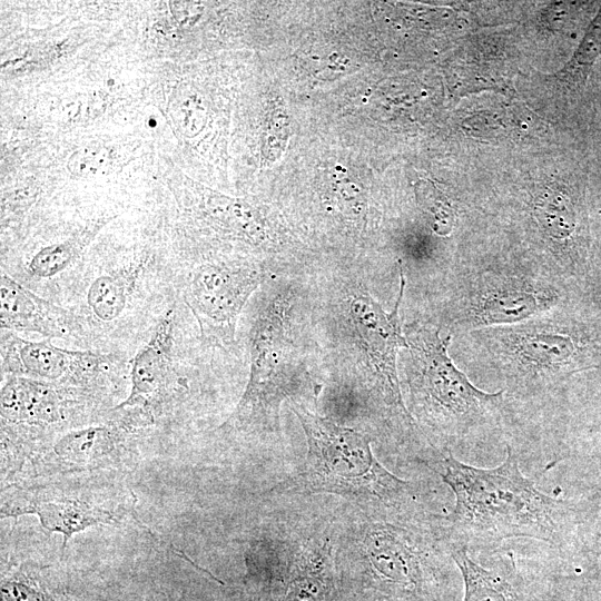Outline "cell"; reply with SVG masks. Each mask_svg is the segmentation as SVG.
<instances>
[{"instance_id":"6da1fadb","label":"cell","mask_w":601,"mask_h":601,"mask_svg":"<svg viewBox=\"0 0 601 601\" xmlns=\"http://www.w3.org/2000/svg\"><path fill=\"white\" fill-rule=\"evenodd\" d=\"M502 464L481 469L459 461L452 452L424 461L455 496L444 515L450 543L472 551L495 550L502 541L528 538L548 543L566 556L581 514V501L552 497L520 470L508 444Z\"/></svg>"},{"instance_id":"7a4b0ae2","label":"cell","mask_w":601,"mask_h":601,"mask_svg":"<svg viewBox=\"0 0 601 601\" xmlns=\"http://www.w3.org/2000/svg\"><path fill=\"white\" fill-rule=\"evenodd\" d=\"M452 338L460 365L496 380L506 400L540 398L578 373L601 368V319L570 304Z\"/></svg>"},{"instance_id":"3957f363","label":"cell","mask_w":601,"mask_h":601,"mask_svg":"<svg viewBox=\"0 0 601 601\" xmlns=\"http://www.w3.org/2000/svg\"><path fill=\"white\" fill-rule=\"evenodd\" d=\"M308 444L302 471L275 487L288 493H334L371 505L387 520L426 516L417 487L386 470L374 456L372 439L293 403Z\"/></svg>"},{"instance_id":"277c9868","label":"cell","mask_w":601,"mask_h":601,"mask_svg":"<svg viewBox=\"0 0 601 601\" xmlns=\"http://www.w3.org/2000/svg\"><path fill=\"white\" fill-rule=\"evenodd\" d=\"M571 288L529 257L460 262L446 274L439 322L452 337L520 323L570 304Z\"/></svg>"},{"instance_id":"5b68a950","label":"cell","mask_w":601,"mask_h":601,"mask_svg":"<svg viewBox=\"0 0 601 601\" xmlns=\"http://www.w3.org/2000/svg\"><path fill=\"white\" fill-rule=\"evenodd\" d=\"M410 392L413 408L447 453L501 431L506 407L502 390L477 388L449 354L451 335L432 325L410 327Z\"/></svg>"},{"instance_id":"8992f818","label":"cell","mask_w":601,"mask_h":601,"mask_svg":"<svg viewBox=\"0 0 601 601\" xmlns=\"http://www.w3.org/2000/svg\"><path fill=\"white\" fill-rule=\"evenodd\" d=\"M364 533V552L345 573L348 590L396 601H434L453 560L444 515L384 519Z\"/></svg>"},{"instance_id":"52a82bcc","label":"cell","mask_w":601,"mask_h":601,"mask_svg":"<svg viewBox=\"0 0 601 601\" xmlns=\"http://www.w3.org/2000/svg\"><path fill=\"white\" fill-rule=\"evenodd\" d=\"M125 513L119 502L93 497L83 489L60 484H12L2 493L1 500L2 516L36 515L48 533H60L61 552L73 534L99 524H117Z\"/></svg>"},{"instance_id":"ba28073f","label":"cell","mask_w":601,"mask_h":601,"mask_svg":"<svg viewBox=\"0 0 601 601\" xmlns=\"http://www.w3.org/2000/svg\"><path fill=\"white\" fill-rule=\"evenodd\" d=\"M400 280L398 296L391 312H385L370 295L364 294L352 300L349 315L377 375L383 402L401 424L411 427L413 418L405 408L396 373L397 352L400 348L408 349L400 317L406 284L402 267Z\"/></svg>"},{"instance_id":"9c48e42d","label":"cell","mask_w":601,"mask_h":601,"mask_svg":"<svg viewBox=\"0 0 601 601\" xmlns=\"http://www.w3.org/2000/svg\"><path fill=\"white\" fill-rule=\"evenodd\" d=\"M260 280L258 272L208 265L194 273L185 300L198 322L204 339L234 342L239 313Z\"/></svg>"},{"instance_id":"30bf717a","label":"cell","mask_w":601,"mask_h":601,"mask_svg":"<svg viewBox=\"0 0 601 601\" xmlns=\"http://www.w3.org/2000/svg\"><path fill=\"white\" fill-rule=\"evenodd\" d=\"M175 309L169 308L158 321L148 341L131 364V387L127 398L112 411L120 412L119 422L126 427L151 423L152 410L165 396L171 370Z\"/></svg>"},{"instance_id":"8fae6325","label":"cell","mask_w":601,"mask_h":601,"mask_svg":"<svg viewBox=\"0 0 601 601\" xmlns=\"http://www.w3.org/2000/svg\"><path fill=\"white\" fill-rule=\"evenodd\" d=\"M117 425H90L70 430L56 439L49 447L35 452L29 460L30 475L95 471L120 462L121 430Z\"/></svg>"},{"instance_id":"7c38bea8","label":"cell","mask_w":601,"mask_h":601,"mask_svg":"<svg viewBox=\"0 0 601 601\" xmlns=\"http://www.w3.org/2000/svg\"><path fill=\"white\" fill-rule=\"evenodd\" d=\"M1 367L11 376L51 382L78 378L97 371L105 357L55 346L49 341L32 342L13 334L2 336Z\"/></svg>"},{"instance_id":"4fadbf2b","label":"cell","mask_w":601,"mask_h":601,"mask_svg":"<svg viewBox=\"0 0 601 601\" xmlns=\"http://www.w3.org/2000/svg\"><path fill=\"white\" fill-rule=\"evenodd\" d=\"M0 321L2 328L49 338L67 336L72 326L68 311L37 296L4 273L0 282Z\"/></svg>"},{"instance_id":"5bb4252c","label":"cell","mask_w":601,"mask_h":601,"mask_svg":"<svg viewBox=\"0 0 601 601\" xmlns=\"http://www.w3.org/2000/svg\"><path fill=\"white\" fill-rule=\"evenodd\" d=\"M450 553L464 581L463 601H538L521 575L513 551L486 569L469 555V550L450 543Z\"/></svg>"},{"instance_id":"9a60e30c","label":"cell","mask_w":601,"mask_h":601,"mask_svg":"<svg viewBox=\"0 0 601 601\" xmlns=\"http://www.w3.org/2000/svg\"><path fill=\"white\" fill-rule=\"evenodd\" d=\"M66 412L67 400L50 382L11 376L1 388L2 424L48 426L62 422Z\"/></svg>"},{"instance_id":"2e32d148","label":"cell","mask_w":601,"mask_h":601,"mask_svg":"<svg viewBox=\"0 0 601 601\" xmlns=\"http://www.w3.org/2000/svg\"><path fill=\"white\" fill-rule=\"evenodd\" d=\"M568 556L601 568V489L581 500V514Z\"/></svg>"},{"instance_id":"e0dca14e","label":"cell","mask_w":601,"mask_h":601,"mask_svg":"<svg viewBox=\"0 0 601 601\" xmlns=\"http://www.w3.org/2000/svg\"><path fill=\"white\" fill-rule=\"evenodd\" d=\"M129 273H114L96 278L88 289L87 302L93 315L104 322L117 318L126 307L130 290Z\"/></svg>"},{"instance_id":"ac0fdd59","label":"cell","mask_w":601,"mask_h":601,"mask_svg":"<svg viewBox=\"0 0 601 601\" xmlns=\"http://www.w3.org/2000/svg\"><path fill=\"white\" fill-rule=\"evenodd\" d=\"M333 581L319 563L305 564L290 573L275 601H329Z\"/></svg>"},{"instance_id":"d6986e66","label":"cell","mask_w":601,"mask_h":601,"mask_svg":"<svg viewBox=\"0 0 601 601\" xmlns=\"http://www.w3.org/2000/svg\"><path fill=\"white\" fill-rule=\"evenodd\" d=\"M601 55V9L590 22L578 49L559 71L558 78L571 88L585 83L597 58Z\"/></svg>"},{"instance_id":"ffe728a7","label":"cell","mask_w":601,"mask_h":601,"mask_svg":"<svg viewBox=\"0 0 601 601\" xmlns=\"http://www.w3.org/2000/svg\"><path fill=\"white\" fill-rule=\"evenodd\" d=\"M570 305L588 317L601 319V246H592L584 273L571 288Z\"/></svg>"},{"instance_id":"44dd1931","label":"cell","mask_w":601,"mask_h":601,"mask_svg":"<svg viewBox=\"0 0 601 601\" xmlns=\"http://www.w3.org/2000/svg\"><path fill=\"white\" fill-rule=\"evenodd\" d=\"M204 204L210 216L237 229L248 238L256 242L262 236L256 214L247 204L214 193H208L205 196Z\"/></svg>"},{"instance_id":"7402d4cb","label":"cell","mask_w":601,"mask_h":601,"mask_svg":"<svg viewBox=\"0 0 601 601\" xmlns=\"http://www.w3.org/2000/svg\"><path fill=\"white\" fill-rule=\"evenodd\" d=\"M92 233H85L79 237L40 249L29 263V273L40 278H49L61 273L78 257Z\"/></svg>"},{"instance_id":"603a6c76","label":"cell","mask_w":601,"mask_h":601,"mask_svg":"<svg viewBox=\"0 0 601 601\" xmlns=\"http://www.w3.org/2000/svg\"><path fill=\"white\" fill-rule=\"evenodd\" d=\"M418 199L432 217V226L440 235H449L455 225V209L446 196L434 186L424 183L417 188Z\"/></svg>"},{"instance_id":"cb8c5ba5","label":"cell","mask_w":601,"mask_h":601,"mask_svg":"<svg viewBox=\"0 0 601 601\" xmlns=\"http://www.w3.org/2000/svg\"><path fill=\"white\" fill-rule=\"evenodd\" d=\"M112 164L109 148L86 146L76 150L68 159V169L78 176H91L107 173Z\"/></svg>"},{"instance_id":"d4e9b609","label":"cell","mask_w":601,"mask_h":601,"mask_svg":"<svg viewBox=\"0 0 601 601\" xmlns=\"http://www.w3.org/2000/svg\"><path fill=\"white\" fill-rule=\"evenodd\" d=\"M538 601H601V590L585 583L558 580L538 595Z\"/></svg>"},{"instance_id":"484cf974","label":"cell","mask_w":601,"mask_h":601,"mask_svg":"<svg viewBox=\"0 0 601 601\" xmlns=\"http://www.w3.org/2000/svg\"><path fill=\"white\" fill-rule=\"evenodd\" d=\"M1 601H51L39 588L22 580L10 578L1 583Z\"/></svg>"},{"instance_id":"4316f807","label":"cell","mask_w":601,"mask_h":601,"mask_svg":"<svg viewBox=\"0 0 601 601\" xmlns=\"http://www.w3.org/2000/svg\"><path fill=\"white\" fill-rule=\"evenodd\" d=\"M339 601H396L381 594L367 591L348 590L346 598L342 597Z\"/></svg>"}]
</instances>
